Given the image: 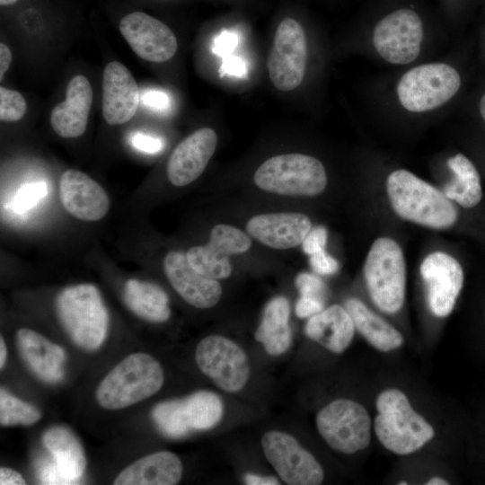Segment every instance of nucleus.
Wrapping results in <instances>:
<instances>
[{"label": "nucleus", "instance_id": "f257e3e1", "mask_svg": "<svg viewBox=\"0 0 485 485\" xmlns=\"http://www.w3.org/2000/svg\"><path fill=\"white\" fill-rule=\"evenodd\" d=\"M386 190L393 211L402 219L437 230L453 226L458 219L455 206L443 191L407 170L391 172Z\"/></svg>", "mask_w": 485, "mask_h": 485}, {"label": "nucleus", "instance_id": "f03ea898", "mask_svg": "<svg viewBox=\"0 0 485 485\" xmlns=\"http://www.w3.org/2000/svg\"><path fill=\"white\" fill-rule=\"evenodd\" d=\"M375 405L374 429L387 450L400 455L410 454L434 437L433 427L414 410L401 391L395 388L383 391Z\"/></svg>", "mask_w": 485, "mask_h": 485}, {"label": "nucleus", "instance_id": "7ed1b4c3", "mask_svg": "<svg viewBox=\"0 0 485 485\" xmlns=\"http://www.w3.org/2000/svg\"><path fill=\"white\" fill-rule=\"evenodd\" d=\"M58 320L73 342L86 350H96L104 342L109 313L99 289L93 284L70 286L55 301Z\"/></svg>", "mask_w": 485, "mask_h": 485}, {"label": "nucleus", "instance_id": "20e7f679", "mask_svg": "<svg viewBox=\"0 0 485 485\" xmlns=\"http://www.w3.org/2000/svg\"><path fill=\"white\" fill-rule=\"evenodd\" d=\"M159 362L146 353L131 354L118 364L96 390L99 405L119 410L156 393L163 384Z\"/></svg>", "mask_w": 485, "mask_h": 485}, {"label": "nucleus", "instance_id": "39448f33", "mask_svg": "<svg viewBox=\"0 0 485 485\" xmlns=\"http://www.w3.org/2000/svg\"><path fill=\"white\" fill-rule=\"evenodd\" d=\"M364 277L373 303L384 313H396L404 304L406 263L400 245L392 239H376L364 264Z\"/></svg>", "mask_w": 485, "mask_h": 485}, {"label": "nucleus", "instance_id": "423d86ee", "mask_svg": "<svg viewBox=\"0 0 485 485\" xmlns=\"http://www.w3.org/2000/svg\"><path fill=\"white\" fill-rule=\"evenodd\" d=\"M261 190L286 196L313 197L327 186L323 164L304 154L275 155L263 162L254 173Z\"/></svg>", "mask_w": 485, "mask_h": 485}, {"label": "nucleus", "instance_id": "0eeeda50", "mask_svg": "<svg viewBox=\"0 0 485 485\" xmlns=\"http://www.w3.org/2000/svg\"><path fill=\"white\" fill-rule=\"evenodd\" d=\"M371 425L367 410L350 399L334 400L316 416L317 430L326 444L333 450L348 454L369 445Z\"/></svg>", "mask_w": 485, "mask_h": 485}, {"label": "nucleus", "instance_id": "6e6552de", "mask_svg": "<svg viewBox=\"0 0 485 485\" xmlns=\"http://www.w3.org/2000/svg\"><path fill=\"white\" fill-rule=\"evenodd\" d=\"M461 77L451 66L431 63L416 66L401 78L399 101L412 112L434 110L448 101L459 90Z\"/></svg>", "mask_w": 485, "mask_h": 485}, {"label": "nucleus", "instance_id": "1a4fd4ad", "mask_svg": "<svg viewBox=\"0 0 485 485\" xmlns=\"http://www.w3.org/2000/svg\"><path fill=\"white\" fill-rule=\"evenodd\" d=\"M195 359L199 370L225 392H238L249 380L251 367L246 353L224 336L202 339L197 346Z\"/></svg>", "mask_w": 485, "mask_h": 485}, {"label": "nucleus", "instance_id": "9d476101", "mask_svg": "<svg viewBox=\"0 0 485 485\" xmlns=\"http://www.w3.org/2000/svg\"><path fill=\"white\" fill-rule=\"evenodd\" d=\"M307 61V42L301 24L293 18L280 22L276 31L267 66L276 89L290 92L304 80Z\"/></svg>", "mask_w": 485, "mask_h": 485}, {"label": "nucleus", "instance_id": "9b49d317", "mask_svg": "<svg viewBox=\"0 0 485 485\" xmlns=\"http://www.w3.org/2000/svg\"><path fill=\"white\" fill-rule=\"evenodd\" d=\"M268 462L282 481L288 485H319L324 472L316 458L291 435L270 430L261 438Z\"/></svg>", "mask_w": 485, "mask_h": 485}, {"label": "nucleus", "instance_id": "f8f14e48", "mask_svg": "<svg viewBox=\"0 0 485 485\" xmlns=\"http://www.w3.org/2000/svg\"><path fill=\"white\" fill-rule=\"evenodd\" d=\"M423 27L413 10H396L383 18L375 27L373 42L379 55L387 62L405 65L420 52Z\"/></svg>", "mask_w": 485, "mask_h": 485}, {"label": "nucleus", "instance_id": "ddd939ff", "mask_svg": "<svg viewBox=\"0 0 485 485\" xmlns=\"http://www.w3.org/2000/svg\"><path fill=\"white\" fill-rule=\"evenodd\" d=\"M251 240L244 232L229 225H216L205 245L191 247L186 253L190 264L199 273L215 279L232 274L229 257L247 251Z\"/></svg>", "mask_w": 485, "mask_h": 485}, {"label": "nucleus", "instance_id": "4468645a", "mask_svg": "<svg viewBox=\"0 0 485 485\" xmlns=\"http://www.w3.org/2000/svg\"><path fill=\"white\" fill-rule=\"evenodd\" d=\"M431 313L439 318L449 315L462 290L464 275L461 264L451 255L435 251L420 265Z\"/></svg>", "mask_w": 485, "mask_h": 485}, {"label": "nucleus", "instance_id": "2eb2a0df", "mask_svg": "<svg viewBox=\"0 0 485 485\" xmlns=\"http://www.w3.org/2000/svg\"><path fill=\"white\" fill-rule=\"evenodd\" d=\"M119 31L132 50L154 63L170 60L178 42L173 31L160 20L140 11L129 13L119 22Z\"/></svg>", "mask_w": 485, "mask_h": 485}, {"label": "nucleus", "instance_id": "dca6fc26", "mask_svg": "<svg viewBox=\"0 0 485 485\" xmlns=\"http://www.w3.org/2000/svg\"><path fill=\"white\" fill-rule=\"evenodd\" d=\"M163 266L174 290L190 305L206 309L219 302L222 287L217 279L208 278L193 269L186 254L169 251L164 257Z\"/></svg>", "mask_w": 485, "mask_h": 485}, {"label": "nucleus", "instance_id": "f3484780", "mask_svg": "<svg viewBox=\"0 0 485 485\" xmlns=\"http://www.w3.org/2000/svg\"><path fill=\"white\" fill-rule=\"evenodd\" d=\"M59 197L65 209L84 221H98L110 207L106 190L93 179L78 170L63 172L59 181Z\"/></svg>", "mask_w": 485, "mask_h": 485}, {"label": "nucleus", "instance_id": "a211bd4d", "mask_svg": "<svg viewBox=\"0 0 485 485\" xmlns=\"http://www.w3.org/2000/svg\"><path fill=\"white\" fill-rule=\"evenodd\" d=\"M217 135L210 128H202L184 138L172 151L166 173L170 182L177 187L197 180L214 154Z\"/></svg>", "mask_w": 485, "mask_h": 485}, {"label": "nucleus", "instance_id": "6ab92c4d", "mask_svg": "<svg viewBox=\"0 0 485 485\" xmlns=\"http://www.w3.org/2000/svg\"><path fill=\"white\" fill-rule=\"evenodd\" d=\"M139 89L130 71L121 63L107 64L102 81V116L110 125L130 120L139 104Z\"/></svg>", "mask_w": 485, "mask_h": 485}, {"label": "nucleus", "instance_id": "aec40b11", "mask_svg": "<svg viewBox=\"0 0 485 485\" xmlns=\"http://www.w3.org/2000/svg\"><path fill=\"white\" fill-rule=\"evenodd\" d=\"M311 229L310 218L302 213L260 214L250 218L246 224L250 235L279 250L301 244Z\"/></svg>", "mask_w": 485, "mask_h": 485}, {"label": "nucleus", "instance_id": "412c9836", "mask_svg": "<svg viewBox=\"0 0 485 485\" xmlns=\"http://www.w3.org/2000/svg\"><path fill=\"white\" fill-rule=\"evenodd\" d=\"M93 101V90L88 79L75 75L68 83L66 100L52 110L50 123L61 137L75 138L82 136L87 127Z\"/></svg>", "mask_w": 485, "mask_h": 485}, {"label": "nucleus", "instance_id": "4be33fe9", "mask_svg": "<svg viewBox=\"0 0 485 485\" xmlns=\"http://www.w3.org/2000/svg\"><path fill=\"white\" fill-rule=\"evenodd\" d=\"M20 353L35 375L47 383H57L64 377L66 352L40 333L26 328L16 332Z\"/></svg>", "mask_w": 485, "mask_h": 485}, {"label": "nucleus", "instance_id": "5701e85b", "mask_svg": "<svg viewBox=\"0 0 485 485\" xmlns=\"http://www.w3.org/2000/svg\"><path fill=\"white\" fill-rule=\"evenodd\" d=\"M182 476L179 457L169 451L144 456L126 467L114 480L115 485H174Z\"/></svg>", "mask_w": 485, "mask_h": 485}, {"label": "nucleus", "instance_id": "b1692460", "mask_svg": "<svg viewBox=\"0 0 485 485\" xmlns=\"http://www.w3.org/2000/svg\"><path fill=\"white\" fill-rule=\"evenodd\" d=\"M354 322L345 307L332 304L310 317L304 327L306 336L333 353H342L355 334Z\"/></svg>", "mask_w": 485, "mask_h": 485}, {"label": "nucleus", "instance_id": "393cba45", "mask_svg": "<svg viewBox=\"0 0 485 485\" xmlns=\"http://www.w3.org/2000/svg\"><path fill=\"white\" fill-rule=\"evenodd\" d=\"M178 425L186 436L194 431L208 430L222 419L224 404L221 398L209 391H198L182 399H173Z\"/></svg>", "mask_w": 485, "mask_h": 485}, {"label": "nucleus", "instance_id": "a878e982", "mask_svg": "<svg viewBox=\"0 0 485 485\" xmlns=\"http://www.w3.org/2000/svg\"><path fill=\"white\" fill-rule=\"evenodd\" d=\"M290 304L284 296L272 298L265 306L262 320L255 331V340L271 356L286 353L292 345L289 326Z\"/></svg>", "mask_w": 485, "mask_h": 485}, {"label": "nucleus", "instance_id": "bb28decb", "mask_svg": "<svg viewBox=\"0 0 485 485\" xmlns=\"http://www.w3.org/2000/svg\"><path fill=\"white\" fill-rule=\"evenodd\" d=\"M42 441L63 477L71 484L75 483L86 467L85 454L79 439L70 429L54 426L45 431Z\"/></svg>", "mask_w": 485, "mask_h": 485}, {"label": "nucleus", "instance_id": "cd10ccee", "mask_svg": "<svg viewBox=\"0 0 485 485\" xmlns=\"http://www.w3.org/2000/svg\"><path fill=\"white\" fill-rule=\"evenodd\" d=\"M356 330L377 350L388 352L400 348L403 337L393 326L373 313L361 300L349 298L345 302Z\"/></svg>", "mask_w": 485, "mask_h": 485}, {"label": "nucleus", "instance_id": "c85d7f7f", "mask_svg": "<svg viewBox=\"0 0 485 485\" xmlns=\"http://www.w3.org/2000/svg\"><path fill=\"white\" fill-rule=\"evenodd\" d=\"M123 297L128 308L144 320L163 322L170 318L169 297L154 283L128 279L124 287Z\"/></svg>", "mask_w": 485, "mask_h": 485}, {"label": "nucleus", "instance_id": "c756f323", "mask_svg": "<svg viewBox=\"0 0 485 485\" xmlns=\"http://www.w3.org/2000/svg\"><path fill=\"white\" fill-rule=\"evenodd\" d=\"M446 163L454 178L445 186V195L465 208L478 205L482 197V189L474 164L463 154L450 157Z\"/></svg>", "mask_w": 485, "mask_h": 485}, {"label": "nucleus", "instance_id": "7c9ffc66", "mask_svg": "<svg viewBox=\"0 0 485 485\" xmlns=\"http://www.w3.org/2000/svg\"><path fill=\"white\" fill-rule=\"evenodd\" d=\"M41 418L34 406L10 394L4 388L0 391V424L2 426H31Z\"/></svg>", "mask_w": 485, "mask_h": 485}, {"label": "nucleus", "instance_id": "2f4dec72", "mask_svg": "<svg viewBox=\"0 0 485 485\" xmlns=\"http://www.w3.org/2000/svg\"><path fill=\"white\" fill-rule=\"evenodd\" d=\"M27 104L17 91L0 87V119L5 122L20 120L25 114Z\"/></svg>", "mask_w": 485, "mask_h": 485}, {"label": "nucleus", "instance_id": "473e14b6", "mask_svg": "<svg viewBox=\"0 0 485 485\" xmlns=\"http://www.w3.org/2000/svg\"><path fill=\"white\" fill-rule=\"evenodd\" d=\"M47 194V185L44 182L31 183L22 186L13 199V208L22 212L31 208Z\"/></svg>", "mask_w": 485, "mask_h": 485}, {"label": "nucleus", "instance_id": "72a5a7b5", "mask_svg": "<svg viewBox=\"0 0 485 485\" xmlns=\"http://www.w3.org/2000/svg\"><path fill=\"white\" fill-rule=\"evenodd\" d=\"M295 286L301 295L323 301L326 288L322 280L317 276L306 272L300 273L295 278Z\"/></svg>", "mask_w": 485, "mask_h": 485}, {"label": "nucleus", "instance_id": "f704fd0d", "mask_svg": "<svg viewBox=\"0 0 485 485\" xmlns=\"http://www.w3.org/2000/svg\"><path fill=\"white\" fill-rule=\"evenodd\" d=\"M327 236V229L324 226L318 225L311 229L302 242L304 252L311 256L324 251Z\"/></svg>", "mask_w": 485, "mask_h": 485}, {"label": "nucleus", "instance_id": "c9c22d12", "mask_svg": "<svg viewBox=\"0 0 485 485\" xmlns=\"http://www.w3.org/2000/svg\"><path fill=\"white\" fill-rule=\"evenodd\" d=\"M312 269L319 275H331L338 271L339 262L325 250L316 252L310 257Z\"/></svg>", "mask_w": 485, "mask_h": 485}, {"label": "nucleus", "instance_id": "e433bc0d", "mask_svg": "<svg viewBox=\"0 0 485 485\" xmlns=\"http://www.w3.org/2000/svg\"><path fill=\"white\" fill-rule=\"evenodd\" d=\"M322 310L323 301L304 295H301L298 298L295 308V314L299 318L312 317Z\"/></svg>", "mask_w": 485, "mask_h": 485}, {"label": "nucleus", "instance_id": "4c0bfd02", "mask_svg": "<svg viewBox=\"0 0 485 485\" xmlns=\"http://www.w3.org/2000/svg\"><path fill=\"white\" fill-rule=\"evenodd\" d=\"M132 146L145 153L155 154L163 148V141L142 133H136L131 138Z\"/></svg>", "mask_w": 485, "mask_h": 485}, {"label": "nucleus", "instance_id": "58836bf2", "mask_svg": "<svg viewBox=\"0 0 485 485\" xmlns=\"http://www.w3.org/2000/svg\"><path fill=\"white\" fill-rule=\"evenodd\" d=\"M141 100L146 106L156 110L165 111L170 109V97L163 91H146L142 94Z\"/></svg>", "mask_w": 485, "mask_h": 485}, {"label": "nucleus", "instance_id": "ea45409f", "mask_svg": "<svg viewBox=\"0 0 485 485\" xmlns=\"http://www.w3.org/2000/svg\"><path fill=\"white\" fill-rule=\"evenodd\" d=\"M39 478L42 484H71L60 473L56 463L42 466L39 472Z\"/></svg>", "mask_w": 485, "mask_h": 485}, {"label": "nucleus", "instance_id": "a19ab883", "mask_svg": "<svg viewBox=\"0 0 485 485\" xmlns=\"http://www.w3.org/2000/svg\"><path fill=\"white\" fill-rule=\"evenodd\" d=\"M236 44V35L231 31H224L215 39L212 50L218 56L225 55L232 51Z\"/></svg>", "mask_w": 485, "mask_h": 485}, {"label": "nucleus", "instance_id": "79ce46f5", "mask_svg": "<svg viewBox=\"0 0 485 485\" xmlns=\"http://www.w3.org/2000/svg\"><path fill=\"white\" fill-rule=\"evenodd\" d=\"M0 484L1 485H24L26 484L23 477L16 471L7 468H0Z\"/></svg>", "mask_w": 485, "mask_h": 485}, {"label": "nucleus", "instance_id": "37998d69", "mask_svg": "<svg viewBox=\"0 0 485 485\" xmlns=\"http://www.w3.org/2000/svg\"><path fill=\"white\" fill-rule=\"evenodd\" d=\"M245 66L243 62L236 57L225 60L222 66L221 72L231 75L242 76L245 74Z\"/></svg>", "mask_w": 485, "mask_h": 485}, {"label": "nucleus", "instance_id": "c03bdc74", "mask_svg": "<svg viewBox=\"0 0 485 485\" xmlns=\"http://www.w3.org/2000/svg\"><path fill=\"white\" fill-rule=\"evenodd\" d=\"M243 481L247 485H278L279 481L273 476H263L255 473H246Z\"/></svg>", "mask_w": 485, "mask_h": 485}, {"label": "nucleus", "instance_id": "a18cd8bd", "mask_svg": "<svg viewBox=\"0 0 485 485\" xmlns=\"http://www.w3.org/2000/svg\"><path fill=\"white\" fill-rule=\"evenodd\" d=\"M12 62V54L9 48L4 44H0V79L3 80L4 75L8 70Z\"/></svg>", "mask_w": 485, "mask_h": 485}, {"label": "nucleus", "instance_id": "49530a36", "mask_svg": "<svg viewBox=\"0 0 485 485\" xmlns=\"http://www.w3.org/2000/svg\"><path fill=\"white\" fill-rule=\"evenodd\" d=\"M6 355H7L6 345L4 343V338L1 337L0 339V368L1 369L4 366Z\"/></svg>", "mask_w": 485, "mask_h": 485}, {"label": "nucleus", "instance_id": "de8ad7c7", "mask_svg": "<svg viewBox=\"0 0 485 485\" xmlns=\"http://www.w3.org/2000/svg\"><path fill=\"white\" fill-rule=\"evenodd\" d=\"M427 485H447L449 484V482L441 478V477H438V476H435V477H432L430 478L427 482H426Z\"/></svg>", "mask_w": 485, "mask_h": 485}, {"label": "nucleus", "instance_id": "09e8293b", "mask_svg": "<svg viewBox=\"0 0 485 485\" xmlns=\"http://www.w3.org/2000/svg\"><path fill=\"white\" fill-rule=\"evenodd\" d=\"M480 111L482 119L485 121V94L481 97L480 101Z\"/></svg>", "mask_w": 485, "mask_h": 485}, {"label": "nucleus", "instance_id": "8fccbe9b", "mask_svg": "<svg viewBox=\"0 0 485 485\" xmlns=\"http://www.w3.org/2000/svg\"><path fill=\"white\" fill-rule=\"evenodd\" d=\"M17 1L18 0H0V4L2 6H7L15 4Z\"/></svg>", "mask_w": 485, "mask_h": 485}, {"label": "nucleus", "instance_id": "3c124183", "mask_svg": "<svg viewBox=\"0 0 485 485\" xmlns=\"http://www.w3.org/2000/svg\"><path fill=\"white\" fill-rule=\"evenodd\" d=\"M399 485H403V484H408V482H405L404 481H401L400 482H398Z\"/></svg>", "mask_w": 485, "mask_h": 485}]
</instances>
